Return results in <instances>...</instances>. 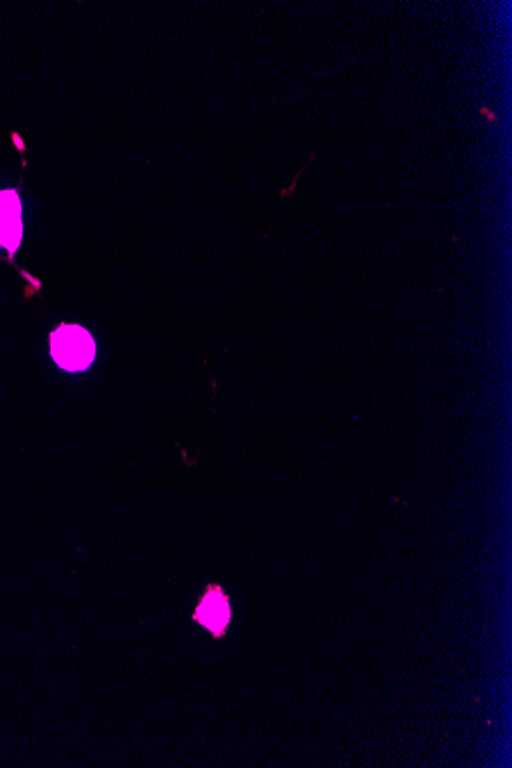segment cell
<instances>
[{
    "instance_id": "1",
    "label": "cell",
    "mask_w": 512,
    "mask_h": 768,
    "mask_svg": "<svg viewBox=\"0 0 512 768\" xmlns=\"http://www.w3.org/2000/svg\"><path fill=\"white\" fill-rule=\"evenodd\" d=\"M53 361L68 373H80L96 361L97 345L91 333L77 324H62L50 335Z\"/></svg>"
},
{
    "instance_id": "2",
    "label": "cell",
    "mask_w": 512,
    "mask_h": 768,
    "mask_svg": "<svg viewBox=\"0 0 512 768\" xmlns=\"http://www.w3.org/2000/svg\"><path fill=\"white\" fill-rule=\"evenodd\" d=\"M23 237L22 203L14 189L0 191V246L11 255L17 252Z\"/></svg>"
},
{
    "instance_id": "3",
    "label": "cell",
    "mask_w": 512,
    "mask_h": 768,
    "mask_svg": "<svg viewBox=\"0 0 512 768\" xmlns=\"http://www.w3.org/2000/svg\"><path fill=\"white\" fill-rule=\"evenodd\" d=\"M229 617V604L220 592L207 594L197 614L198 621L212 632H223L224 627L229 623Z\"/></svg>"
},
{
    "instance_id": "4",
    "label": "cell",
    "mask_w": 512,
    "mask_h": 768,
    "mask_svg": "<svg viewBox=\"0 0 512 768\" xmlns=\"http://www.w3.org/2000/svg\"><path fill=\"white\" fill-rule=\"evenodd\" d=\"M480 115H483L486 120H488V123H493V125H497L499 123V119H497V114L494 111H491L490 108H486V106H482V108L479 109Z\"/></svg>"
}]
</instances>
